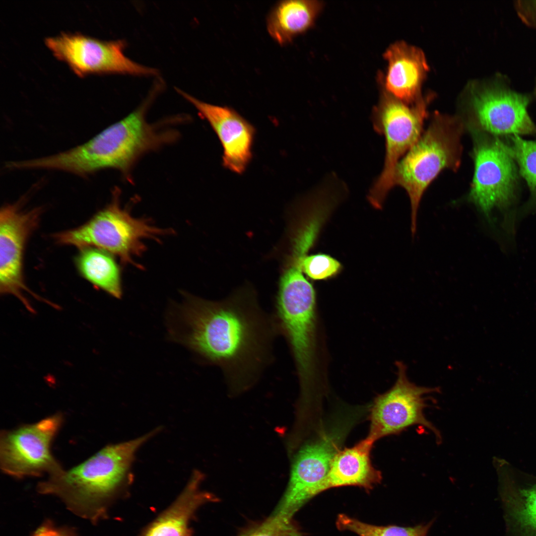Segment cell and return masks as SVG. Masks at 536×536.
Here are the masks:
<instances>
[{
    "label": "cell",
    "instance_id": "cell-1",
    "mask_svg": "<svg viewBox=\"0 0 536 536\" xmlns=\"http://www.w3.org/2000/svg\"><path fill=\"white\" fill-rule=\"evenodd\" d=\"M184 298L170 313L171 338L218 368L230 396L254 387L275 361L279 335L271 313L248 292L217 301Z\"/></svg>",
    "mask_w": 536,
    "mask_h": 536
},
{
    "label": "cell",
    "instance_id": "cell-2",
    "mask_svg": "<svg viewBox=\"0 0 536 536\" xmlns=\"http://www.w3.org/2000/svg\"><path fill=\"white\" fill-rule=\"evenodd\" d=\"M271 314L294 362L299 402L309 404L318 400L327 386L326 356L316 291L304 274L289 272L282 275Z\"/></svg>",
    "mask_w": 536,
    "mask_h": 536
},
{
    "label": "cell",
    "instance_id": "cell-3",
    "mask_svg": "<svg viewBox=\"0 0 536 536\" xmlns=\"http://www.w3.org/2000/svg\"><path fill=\"white\" fill-rule=\"evenodd\" d=\"M153 94L128 116L87 142L43 156L42 168L82 177L103 169H114L130 180L132 169L141 156L174 141L178 135L163 123L147 122L145 114Z\"/></svg>",
    "mask_w": 536,
    "mask_h": 536
},
{
    "label": "cell",
    "instance_id": "cell-4",
    "mask_svg": "<svg viewBox=\"0 0 536 536\" xmlns=\"http://www.w3.org/2000/svg\"><path fill=\"white\" fill-rule=\"evenodd\" d=\"M159 430L104 447L79 465L48 476L39 483V492L59 496L75 513L97 520L126 484L138 449Z\"/></svg>",
    "mask_w": 536,
    "mask_h": 536
},
{
    "label": "cell",
    "instance_id": "cell-5",
    "mask_svg": "<svg viewBox=\"0 0 536 536\" xmlns=\"http://www.w3.org/2000/svg\"><path fill=\"white\" fill-rule=\"evenodd\" d=\"M110 201L89 220L76 228L53 235L59 244L78 249L93 247L118 257L122 264L142 268L134 258L146 251L144 240L160 241V237L171 234V229L155 226L150 219L134 217L120 201V194L115 188Z\"/></svg>",
    "mask_w": 536,
    "mask_h": 536
},
{
    "label": "cell",
    "instance_id": "cell-6",
    "mask_svg": "<svg viewBox=\"0 0 536 536\" xmlns=\"http://www.w3.org/2000/svg\"><path fill=\"white\" fill-rule=\"evenodd\" d=\"M462 132L459 120L436 116L397 166L395 185L404 188L409 197L412 236L419 203L428 186L443 169L456 170L460 165Z\"/></svg>",
    "mask_w": 536,
    "mask_h": 536
},
{
    "label": "cell",
    "instance_id": "cell-7",
    "mask_svg": "<svg viewBox=\"0 0 536 536\" xmlns=\"http://www.w3.org/2000/svg\"><path fill=\"white\" fill-rule=\"evenodd\" d=\"M473 155L474 171L468 200L492 225L493 210L500 211L505 236L513 239L517 219L511 210L518 180L515 162L501 147L496 137H479Z\"/></svg>",
    "mask_w": 536,
    "mask_h": 536
},
{
    "label": "cell",
    "instance_id": "cell-8",
    "mask_svg": "<svg viewBox=\"0 0 536 536\" xmlns=\"http://www.w3.org/2000/svg\"><path fill=\"white\" fill-rule=\"evenodd\" d=\"M425 101L409 107L400 100L383 95L374 112L375 129L385 138L386 154L382 172L368 195L370 203L381 209L389 191L395 186V174L400 158L421 136L427 116Z\"/></svg>",
    "mask_w": 536,
    "mask_h": 536
},
{
    "label": "cell",
    "instance_id": "cell-9",
    "mask_svg": "<svg viewBox=\"0 0 536 536\" xmlns=\"http://www.w3.org/2000/svg\"><path fill=\"white\" fill-rule=\"evenodd\" d=\"M64 421L57 413L34 423L4 430L0 435V467L16 478L48 476L63 468L55 458L51 446Z\"/></svg>",
    "mask_w": 536,
    "mask_h": 536
},
{
    "label": "cell",
    "instance_id": "cell-10",
    "mask_svg": "<svg viewBox=\"0 0 536 536\" xmlns=\"http://www.w3.org/2000/svg\"><path fill=\"white\" fill-rule=\"evenodd\" d=\"M397 376L394 385L385 393L378 395L370 407V425L367 438L374 443L391 435H397L414 425H422L432 432L437 442L442 437L439 430L428 420L424 413L428 405L425 395L438 392L439 389L418 386L411 382L406 367L396 363Z\"/></svg>",
    "mask_w": 536,
    "mask_h": 536
},
{
    "label": "cell",
    "instance_id": "cell-11",
    "mask_svg": "<svg viewBox=\"0 0 536 536\" xmlns=\"http://www.w3.org/2000/svg\"><path fill=\"white\" fill-rule=\"evenodd\" d=\"M45 43L53 55L79 77L90 74L122 73L150 76L157 70L137 63L124 54V40L103 41L78 33H61Z\"/></svg>",
    "mask_w": 536,
    "mask_h": 536
},
{
    "label": "cell",
    "instance_id": "cell-12",
    "mask_svg": "<svg viewBox=\"0 0 536 536\" xmlns=\"http://www.w3.org/2000/svg\"><path fill=\"white\" fill-rule=\"evenodd\" d=\"M345 433L337 429L322 433L299 450L292 464L287 488L272 514L292 519L307 501L319 493Z\"/></svg>",
    "mask_w": 536,
    "mask_h": 536
},
{
    "label": "cell",
    "instance_id": "cell-13",
    "mask_svg": "<svg viewBox=\"0 0 536 536\" xmlns=\"http://www.w3.org/2000/svg\"><path fill=\"white\" fill-rule=\"evenodd\" d=\"M42 211L41 207L23 210L17 202L4 205L0 212V292L14 296L31 311L24 292L39 297L25 283L23 259L26 243L38 226Z\"/></svg>",
    "mask_w": 536,
    "mask_h": 536
},
{
    "label": "cell",
    "instance_id": "cell-14",
    "mask_svg": "<svg viewBox=\"0 0 536 536\" xmlns=\"http://www.w3.org/2000/svg\"><path fill=\"white\" fill-rule=\"evenodd\" d=\"M176 90L196 108L217 135L223 148V166L243 174L252 158L255 127L231 107L204 102L179 88Z\"/></svg>",
    "mask_w": 536,
    "mask_h": 536
},
{
    "label": "cell",
    "instance_id": "cell-15",
    "mask_svg": "<svg viewBox=\"0 0 536 536\" xmlns=\"http://www.w3.org/2000/svg\"><path fill=\"white\" fill-rule=\"evenodd\" d=\"M477 125L494 135L536 134L527 111L529 99L517 93L488 89L475 93L471 101Z\"/></svg>",
    "mask_w": 536,
    "mask_h": 536
},
{
    "label": "cell",
    "instance_id": "cell-16",
    "mask_svg": "<svg viewBox=\"0 0 536 536\" xmlns=\"http://www.w3.org/2000/svg\"><path fill=\"white\" fill-rule=\"evenodd\" d=\"M509 527L517 536H536V477L494 458Z\"/></svg>",
    "mask_w": 536,
    "mask_h": 536
},
{
    "label": "cell",
    "instance_id": "cell-17",
    "mask_svg": "<svg viewBox=\"0 0 536 536\" xmlns=\"http://www.w3.org/2000/svg\"><path fill=\"white\" fill-rule=\"evenodd\" d=\"M203 474L195 471L173 503L142 532L140 536H192L191 520L202 505L217 501L212 493L201 490Z\"/></svg>",
    "mask_w": 536,
    "mask_h": 536
},
{
    "label": "cell",
    "instance_id": "cell-18",
    "mask_svg": "<svg viewBox=\"0 0 536 536\" xmlns=\"http://www.w3.org/2000/svg\"><path fill=\"white\" fill-rule=\"evenodd\" d=\"M384 57L388 62L387 89L403 102H412L428 70L424 53L418 48L398 42L387 49Z\"/></svg>",
    "mask_w": 536,
    "mask_h": 536
},
{
    "label": "cell",
    "instance_id": "cell-19",
    "mask_svg": "<svg viewBox=\"0 0 536 536\" xmlns=\"http://www.w3.org/2000/svg\"><path fill=\"white\" fill-rule=\"evenodd\" d=\"M373 444L366 437L352 447L340 449L332 461L319 493L343 486H358L369 491L380 483L381 472L373 466L371 460Z\"/></svg>",
    "mask_w": 536,
    "mask_h": 536
},
{
    "label": "cell",
    "instance_id": "cell-20",
    "mask_svg": "<svg viewBox=\"0 0 536 536\" xmlns=\"http://www.w3.org/2000/svg\"><path fill=\"white\" fill-rule=\"evenodd\" d=\"M322 7L317 0L278 1L267 16L268 32L277 43L286 45L312 27Z\"/></svg>",
    "mask_w": 536,
    "mask_h": 536
},
{
    "label": "cell",
    "instance_id": "cell-21",
    "mask_svg": "<svg viewBox=\"0 0 536 536\" xmlns=\"http://www.w3.org/2000/svg\"><path fill=\"white\" fill-rule=\"evenodd\" d=\"M79 250L75 264L80 274L95 287L120 298L123 293L121 273L114 256L96 247Z\"/></svg>",
    "mask_w": 536,
    "mask_h": 536
},
{
    "label": "cell",
    "instance_id": "cell-22",
    "mask_svg": "<svg viewBox=\"0 0 536 536\" xmlns=\"http://www.w3.org/2000/svg\"><path fill=\"white\" fill-rule=\"evenodd\" d=\"M497 138L501 147L517 163L531 193L530 200L519 218L536 212V141L525 140L517 134L510 135L508 142Z\"/></svg>",
    "mask_w": 536,
    "mask_h": 536
},
{
    "label": "cell",
    "instance_id": "cell-23",
    "mask_svg": "<svg viewBox=\"0 0 536 536\" xmlns=\"http://www.w3.org/2000/svg\"><path fill=\"white\" fill-rule=\"evenodd\" d=\"M433 523V521H431L425 525L411 527L379 526L362 522L343 514L338 515L336 521L338 530L350 531L359 536H427Z\"/></svg>",
    "mask_w": 536,
    "mask_h": 536
},
{
    "label": "cell",
    "instance_id": "cell-24",
    "mask_svg": "<svg viewBox=\"0 0 536 536\" xmlns=\"http://www.w3.org/2000/svg\"><path fill=\"white\" fill-rule=\"evenodd\" d=\"M238 536H303L292 519L271 514L267 519L247 529Z\"/></svg>",
    "mask_w": 536,
    "mask_h": 536
},
{
    "label": "cell",
    "instance_id": "cell-25",
    "mask_svg": "<svg viewBox=\"0 0 536 536\" xmlns=\"http://www.w3.org/2000/svg\"><path fill=\"white\" fill-rule=\"evenodd\" d=\"M304 274L313 280H326L337 275L341 270L339 262L330 255L317 254L306 255L301 260Z\"/></svg>",
    "mask_w": 536,
    "mask_h": 536
},
{
    "label": "cell",
    "instance_id": "cell-26",
    "mask_svg": "<svg viewBox=\"0 0 536 536\" xmlns=\"http://www.w3.org/2000/svg\"><path fill=\"white\" fill-rule=\"evenodd\" d=\"M33 536H71L63 530L56 528L50 524H45L38 529Z\"/></svg>",
    "mask_w": 536,
    "mask_h": 536
}]
</instances>
